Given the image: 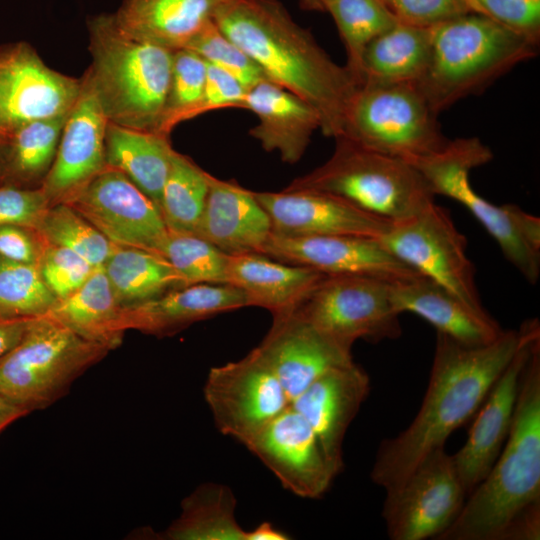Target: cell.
<instances>
[{"instance_id": "obj_10", "label": "cell", "mask_w": 540, "mask_h": 540, "mask_svg": "<svg viewBox=\"0 0 540 540\" xmlns=\"http://www.w3.org/2000/svg\"><path fill=\"white\" fill-rule=\"evenodd\" d=\"M382 245L421 275L438 283L477 313L482 306L467 240L448 211L431 203L417 214L392 222L378 237Z\"/></svg>"}, {"instance_id": "obj_23", "label": "cell", "mask_w": 540, "mask_h": 540, "mask_svg": "<svg viewBox=\"0 0 540 540\" xmlns=\"http://www.w3.org/2000/svg\"><path fill=\"white\" fill-rule=\"evenodd\" d=\"M249 306L246 294L232 284H194L154 299L122 306L119 326L157 337L173 335L218 314Z\"/></svg>"}, {"instance_id": "obj_33", "label": "cell", "mask_w": 540, "mask_h": 540, "mask_svg": "<svg viewBox=\"0 0 540 540\" xmlns=\"http://www.w3.org/2000/svg\"><path fill=\"white\" fill-rule=\"evenodd\" d=\"M102 269L122 306L142 303L186 286L168 260L139 248L115 245Z\"/></svg>"}, {"instance_id": "obj_25", "label": "cell", "mask_w": 540, "mask_h": 540, "mask_svg": "<svg viewBox=\"0 0 540 540\" xmlns=\"http://www.w3.org/2000/svg\"><path fill=\"white\" fill-rule=\"evenodd\" d=\"M244 109L258 118L249 135L265 151L278 152L287 164H295L303 157L321 125L319 114L308 102L270 80L248 89Z\"/></svg>"}, {"instance_id": "obj_44", "label": "cell", "mask_w": 540, "mask_h": 540, "mask_svg": "<svg viewBox=\"0 0 540 540\" xmlns=\"http://www.w3.org/2000/svg\"><path fill=\"white\" fill-rule=\"evenodd\" d=\"M398 23L431 28L473 12L467 0H381Z\"/></svg>"}, {"instance_id": "obj_8", "label": "cell", "mask_w": 540, "mask_h": 540, "mask_svg": "<svg viewBox=\"0 0 540 540\" xmlns=\"http://www.w3.org/2000/svg\"><path fill=\"white\" fill-rule=\"evenodd\" d=\"M437 116L416 83L364 82L350 99L339 137L412 163L449 143Z\"/></svg>"}, {"instance_id": "obj_24", "label": "cell", "mask_w": 540, "mask_h": 540, "mask_svg": "<svg viewBox=\"0 0 540 540\" xmlns=\"http://www.w3.org/2000/svg\"><path fill=\"white\" fill-rule=\"evenodd\" d=\"M272 233L270 219L253 191L209 174V187L195 234L228 255L259 252Z\"/></svg>"}, {"instance_id": "obj_47", "label": "cell", "mask_w": 540, "mask_h": 540, "mask_svg": "<svg viewBox=\"0 0 540 540\" xmlns=\"http://www.w3.org/2000/svg\"><path fill=\"white\" fill-rule=\"evenodd\" d=\"M46 243L37 230L19 226H0V257L6 260L38 264Z\"/></svg>"}, {"instance_id": "obj_3", "label": "cell", "mask_w": 540, "mask_h": 540, "mask_svg": "<svg viewBox=\"0 0 540 540\" xmlns=\"http://www.w3.org/2000/svg\"><path fill=\"white\" fill-rule=\"evenodd\" d=\"M540 538V341L522 373L514 417L487 476L437 540Z\"/></svg>"}, {"instance_id": "obj_29", "label": "cell", "mask_w": 540, "mask_h": 540, "mask_svg": "<svg viewBox=\"0 0 540 540\" xmlns=\"http://www.w3.org/2000/svg\"><path fill=\"white\" fill-rule=\"evenodd\" d=\"M174 152L168 135L108 122L106 167L127 176L158 208Z\"/></svg>"}, {"instance_id": "obj_22", "label": "cell", "mask_w": 540, "mask_h": 540, "mask_svg": "<svg viewBox=\"0 0 540 540\" xmlns=\"http://www.w3.org/2000/svg\"><path fill=\"white\" fill-rule=\"evenodd\" d=\"M369 391L368 374L353 361L327 371L290 403L313 429L335 477L344 466L346 432Z\"/></svg>"}, {"instance_id": "obj_43", "label": "cell", "mask_w": 540, "mask_h": 540, "mask_svg": "<svg viewBox=\"0 0 540 540\" xmlns=\"http://www.w3.org/2000/svg\"><path fill=\"white\" fill-rule=\"evenodd\" d=\"M480 13L537 44L540 39V0H467Z\"/></svg>"}, {"instance_id": "obj_15", "label": "cell", "mask_w": 540, "mask_h": 540, "mask_svg": "<svg viewBox=\"0 0 540 540\" xmlns=\"http://www.w3.org/2000/svg\"><path fill=\"white\" fill-rule=\"evenodd\" d=\"M67 204L114 245L161 255L168 235L161 212L123 173L105 167Z\"/></svg>"}, {"instance_id": "obj_36", "label": "cell", "mask_w": 540, "mask_h": 540, "mask_svg": "<svg viewBox=\"0 0 540 540\" xmlns=\"http://www.w3.org/2000/svg\"><path fill=\"white\" fill-rule=\"evenodd\" d=\"M209 173L174 152L159 209L168 231L195 233L206 201Z\"/></svg>"}, {"instance_id": "obj_37", "label": "cell", "mask_w": 540, "mask_h": 540, "mask_svg": "<svg viewBox=\"0 0 540 540\" xmlns=\"http://www.w3.org/2000/svg\"><path fill=\"white\" fill-rule=\"evenodd\" d=\"M37 231L46 244L67 248L96 268L103 266L115 246L66 203L50 205Z\"/></svg>"}, {"instance_id": "obj_26", "label": "cell", "mask_w": 540, "mask_h": 540, "mask_svg": "<svg viewBox=\"0 0 540 540\" xmlns=\"http://www.w3.org/2000/svg\"><path fill=\"white\" fill-rule=\"evenodd\" d=\"M390 298L399 314L414 313L433 325L438 333L467 346L489 344L503 331L489 314L475 312L423 275L390 283Z\"/></svg>"}, {"instance_id": "obj_20", "label": "cell", "mask_w": 540, "mask_h": 540, "mask_svg": "<svg viewBox=\"0 0 540 540\" xmlns=\"http://www.w3.org/2000/svg\"><path fill=\"white\" fill-rule=\"evenodd\" d=\"M253 195L266 211L275 235L378 238L392 223L328 192L284 188L280 192L253 191Z\"/></svg>"}, {"instance_id": "obj_7", "label": "cell", "mask_w": 540, "mask_h": 540, "mask_svg": "<svg viewBox=\"0 0 540 540\" xmlns=\"http://www.w3.org/2000/svg\"><path fill=\"white\" fill-rule=\"evenodd\" d=\"M493 154L480 139L450 140L441 151L413 164L435 195L447 196L465 206L498 243L506 259L531 284L540 275V220L517 205H495L470 184L473 168L488 163Z\"/></svg>"}, {"instance_id": "obj_32", "label": "cell", "mask_w": 540, "mask_h": 540, "mask_svg": "<svg viewBox=\"0 0 540 540\" xmlns=\"http://www.w3.org/2000/svg\"><path fill=\"white\" fill-rule=\"evenodd\" d=\"M67 114L33 121L0 145V184L41 186L56 156Z\"/></svg>"}, {"instance_id": "obj_48", "label": "cell", "mask_w": 540, "mask_h": 540, "mask_svg": "<svg viewBox=\"0 0 540 540\" xmlns=\"http://www.w3.org/2000/svg\"><path fill=\"white\" fill-rule=\"evenodd\" d=\"M33 318L0 315V359L19 342Z\"/></svg>"}, {"instance_id": "obj_30", "label": "cell", "mask_w": 540, "mask_h": 540, "mask_svg": "<svg viewBox=\"0 0 540 540\" xmlns=\"http://www.w3.org/2000/svg\"><path fill=\"white\" fill-rule=\"evenodd\" d=\"M121 309L122 305L99 267L79 289L58 299L43 316L89 342L114 350L125 334L119 326Z\"/></svg>"}, {"instance_id": "obj_16", "label": "cell", "mask_w": 540, "mask_h": 540, "mask_svg": "<svg viewBox=\"0 0 540 540\" xmlns=\"http://www.w3.org/2000/svg\"><path fill=\"white\" fill-rule=\"evenodd\" d=\"M520 344L475 414L463 446L452 455L467 495L487 476L508 437L525 365L540 341L538 320L520 328Z\"/></svg>"}, {"instance_id": "obj_9", "label": "cell", "mask_w": 540, "mask_h": 540, "mask_svg": "<svg viewBox=\"0 0 540 540\" xmlns=\"http://www.w3.org/2000/svg\"><path fill=\"white\" fill-rule=\"evenodd\" d=\"M110 351L46 316L35 317L0 359V394L30 412L45 409Z\"/></svg>"}, {"instance_id": "obj_42", "label": "cell", "mask_w": 540, "mask_h": 540, "mask_svg": "<svg viewBox=\"0 0 540 540\" xmlns=\"http://www.w3.org/2000/svg\"><path fill=\"white\" fill-rule=\"evenodd\" d=\"M38 267L43 281L57 300L79 289L97 269L73 251L50 244H46Z\"/></svg>"}, {"instance_id": "obj_11", "label": "cell", "mask_w": 540, "mask_h": 540, "mask_svg": "<svg viewBox=\"0 0 540 540\" xmlns=\"http://www.w3.org/2000/svg\"><path fill=\"white\" fill-rule=\"evenodd\" d=\"M342 348L358 339L378 343L402 330L390 283L366 276H325L295 310Z\"/></svg>"}, {"instance_id": "obj_31", "label": "cell", "mask_w": 540, "mask_h": 540, "mask_svg": "<svg viewBox=\"0 0 540 540\" xmlns=\"http://www.w3.org/2000/svg\"><path fill=\"white\" fill-rule=\"evenodd\" d=\"M431 28L396 23L367 45L361 83H418L431 55Z\"/></svg>"}, {"instance_id": "obj_41", "label": "cell", "mask_w": 540, "mask_h": 540, "mask_svg": "<svg viewBox=\"0 0 540 540\" xmlns=\"http://www.w3.org/2000/svg\"><path fill=\"white\" fill-rule=\"evenodd\" d=\"M186 49L235 77L247 90L268 80L263 70L211 20Z\"/></svg>"}, {"instance_id": "obj_19", "label": "cell", "mask_w": 540, "mask_h": 540, "mask_svg": "<svg viewBox=\"0 0 540 540\" xmlns=\"http://www.w3.org/2000/svg\"><path fill=\"white\" fill-rule=\"evenodd\" d=\"M244 445L298 497L319 498L335 479L313 429L291 406Z\"/></svg>"}, {"instance_id": "obj_17", "label": "cell", "mask_w": 540, "mask_h": 540, "mask_svg": "<svg viewBox=\"0 0 540 540\" xmlns=\"http://www.w3.org/2000/svg\"><path fill=\"white\" fill-rule=\"evenodd\" d=\"M261 253L327 276H366L393 283L421 275L389 252L378 238L370 236L286 237L271 233Z\"/></svg>"}, {"instance_id": "obj_13", "label": "cell", "mask_w": 540, "mask_h": 540, "mask_svg": "<svg viewBox=\"0 0 540 540\" xmlns=\"http://www.w3.org/2000/svg\"><path fill=\"white\" fill-rule=\"evenodd\" d=\"M203 393L218 430L242 444L290 406L255 348L238 361L211 368Z\"/></svg>"}, {"instance_id": "obj_40", "label": "cell", "mask_w": 540, "mask_h": 540, "mask_svg": "<svg viewBox=\"0 0 540 540\" xmlns=\"http://www.w3.org/2000/svg\"><path fill=\"white\" fill-rule=\"evenodd\" d=\"M56 301L41 277L38 264L1 258L0 315L39 317L45 315Z\"/></svg>"}, {"instance_id": "obj_2", "label": "cell", "mask_w": 540, "mask_h": 540, "mask_svg": "<svg viewBox=\"0 0 540 540\" xmlns=\"http://www.w3.org/2000/svg\"><path fill=\"white\" fill-rule=\"evenodd\" d=\"M212 20L268 80L317 111L323 135L335 139L342 134L345 112L358 85L278 0H223Z\"/></svg>"}, {"instance_id": "obj_28", "label": "cell", "mask_w": 540, "mask_h": 540, "mask_svg": "<svg viewBox=\"0 0 540 540\" xmlns=\"http://www.w3.org/2000/svg\"><path fill=\"white\" fill-rule=\"evenodd\" d=\"M223 0H123L112 13L126 34L171 51L186 48Z\"/></svg>"}, {"instance_id": "obj_12", "label": "cell", "mask_w": 540, "mask_h": 540, "mask_svg": "<svg viewBox=\"0 0 540 540\" xmlns=\"http://www.w3.org/2000/svg\"><path fill=\"white\" fill-rule=\"evenodd\" d=\"M385 491L382 516L391 540L437 539L457 518L468 496L444 447Z\"/></svg>"}, {"instance_id": "obj_35", "label": "cell", "mask_w": 540, "mask_h": 540, "mask_svg": "<svg viewBox=\"0 0 540 540\" xmlns=\"http://www.w3.org/2000/svg\"><path fill=\"white\" fill-rule=\"evenodd\" d=\"M307 10L327 12L333 18L346 51V64L357 85L361 60L376 36L398 23L381 0H299Z\"/></svg>"}, {"instance_id": "obj_38", "label": "cell", "mask_w": 540, "mask_h": 540, "mask_svg": "<svg viewBox=\"0 0 540 540\" xmlns=\"http://www.w3.org/2000/svg\"><path fill=\"white\" fill-rule=\"evenodd\" d=\"M161 255L186 286L228 283L229 255L195 233L168 231Z\"/></svg>"}, {"instance_id": "obj_6", "label": "cell", "mask_w": 540, "mask_h": 540, "mask_svg": "<svg viewBox=\"0 0 540 540\" xmlns=\"http://www.w3.org/2000/svg\"><path fill=\"white\" fill-rule=\"evenodd\" d=\"M286 189H310L341 197L391 222L407 219L434 202L423 174L410 162L335 138L330 158L295 178Z\"/></svg>"}, {"instance_id": "obj_46", "label": "cell", "mask_w": 540, "mask_h": 540, "mask_svg": "<svg viewBox=\"0 0 540 540\" xmlns=\"http://www.w3.org/2000/svg\"><path fill=\"white\" fill-rule=\"evenodd\" d=\"M247 91L231 74L207 63L203 95L195 117L216 109H244Z\"/></svg>"}, {"instance_id": "obj_14", "label": "cell", "mask_w": 540, "mask_h": 540, "mask_svg": "<svg viewBox=\"0 0 540 540\" xmlns=\"http://www.w3.org/2000/svg\"><path fill=\"white\" fill-rule=\"evenodd\" d=\"M81 78L49 67L27 42L0 46V145L21 127L67 114Z\"/></svg>"}, {"instance_id": "obj_51", "label": "cell", "mask_w": 540, "mask_h": 540, "mask_svg": "<svg viewBox=\"0 0 540 540\" xmlns=\"http://www.w3.org/2000/svg\"><path fill=\"white\" fill-rule=\"evenodd\" d=\"M0 264H1V257H0Z\"/></svg>"}, {"instance_id": "obj_45", "label": "cell", "mask_w": 540, "mask_h": 540, "mask_svg": "<svg viewBox=\"0 0 540 540\" xmlns=\"http://www.w3.org/2000/svg\"><path fill=\"white\" fill-rule=\"evenodd\" d=\"M49 206L40 187L0 184V226L19 225L37 230Z\"/></svg>"}, {"instance_id": "obj_34", "label": "cell", "mask_w": 540, "mask_h": 540, "mask_svg": "<svg viewBox=\"0 0 540 540\" xmlns=\"http://www.w3.org/2000/svg\"><path fill=\"white\" fill-rule=\"evenodd\" d=\"M232 490L204 483L181 503V513L161 534L167 540H246L247 531L235 518Z\"/></svg>"}, {"instance_id": "obj_4", "label": "cell", "mask_w": 540, "mask_h": 540, "mask_svg": "<svg viewBox=\"0 0 540 540\" xmlns=\"http://www.w3.org/2000/svg\"><path fill=\"white\" fill-rule=\"evenodd\" d=\"M86 69L108 122L158 132L169 89L172 53L121 30L112 14L87 20Z\"/></svg>"}, {"instance_id": "obj_27", "label": "cell", "mask_w": 540, "mask_h": 540, "mask_svg": "<svg viewBox=\"0 0 540 540\" xmlns=\"http://www.w3.org/2000/svg\"><path fill=\"white\" fill-rule=\"evenodd\" d=\"M325 276L259 252L229 255L228 284L246 294L249 306L265 308L273 317L295 311Z\"/></svg>"}, {"instance_id": "obj_39", "label": "cell", "mask_w": 540, "mask_h": 540, "mask_svg": "<svg viewBox=\"0 0 540 540\" xmlns=\"http://www.w3.org/2000/svg\"><path fill=\"white\" fill-rule=\"evenodd\" d=\"M207 74V63L190 49L172 53L166 105L159 133L170 136L179 123L195 117Z\"/></svg>"}, {"instance_id": "obj_50", "label": "cell", "mask_w": 540, "mask_h": 540, "mask_svg": "<svg viewBox=\"0 0 540 540\" xmlns=\"http://www.w3.org/2000/svg\"><path fill=\"white\" fill-rule=\"evenodd\" d=\"M287 534L274 527L272 523L264 521L253 530L247 531L246 540H287Z\"/></svg>"}, {"instance_id": "obj_18", "label": "cell", "mask_w": 540, "mask_h": 540, "mask_svg": "<svg viewBox=\"0 0 540 540\" xmlns=\"http://www.w3.org/2000/svg\"><path fill=\"white\" fill-rule=\"evenodd\" d=\"M67 114L53 164L40 188L50 205L72 201L105 167L108 120L88 73Z\"/></svg>"}, {"instance_id": "obj_5", "label": "cell", "mask_w": 540, "mask_h": 540, "mask_svg": "<svg viewBox=\"0 0 540 540\" xmlns=\"http://www.w3.org/2000/svg\"><path fill=\"white\" fill-rule=\"evenodd\" d=\"M431 43L427 70L416 84L436 114L481 93L534 58L539 46L476 12L431 27Z\"/></svg>"}, {"instance_id": "obj_49", "label": "cell", "mask_w": 540, "mask_h": 540, "mask_svg": "<svg viewBox=\"0 0 540 540\" xmlns=\"http://www.w3.org/2000/svg\"><path fill=\"white\" fill-rule=\"evenodd\" d=\"M23 406L0 394V433L16 420L28 415Z\"/></svg>"}, {"instance_id": "obj_21", "label": "cell", "mask_w": 540, "mask_h": 540, "mask_svg": "<svg viewBox=\"0 0 540 540\" xmlns=\"http://www.w3.org/2000/svg\"><path fill=\"white\" fill-rule=\"evenodd\" d=\"M283 387L290 403L327 371L353 362L352 353L295 311L273 317L255 348Z\"/></svg>"}, {"instance_id": "obj_1", "label": "cell", "mask_w": 540, "mask_h": 540, "mask_svg": "<svg viewBox=\"0 0 540 540\" xmlns=\"http://www.w3.org/2000/svg\"><path fill=\"white\" fill-rule=\"evenodd\" d=\"M520 332L503 330L492 342L467 346L437 332L426 394L410 425L381 442L370 477L385 490L397 486L431 452L477 413L512 360Z\"/></svg>"}]
</instances>
